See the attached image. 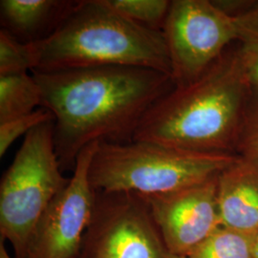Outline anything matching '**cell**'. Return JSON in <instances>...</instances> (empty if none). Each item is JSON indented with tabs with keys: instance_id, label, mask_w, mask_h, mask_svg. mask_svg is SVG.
I'll list each match as a JSON object with an SVG mask.
<instances>
[{
	"instance_id": "cell-1",
	"label": "cell",
	"mask_w": 258,
	"mask_h": 258,
	"mask_svg": "<svg viewBox=\"0 0 258 258\" xmlns=\"http://www.w3.org/2000/svg\"><path fill=\"white\" fill-rule=\"evenodd\" d=\"M41 107L54 118L55 153L62 169L74 168L94 143L125 144L142 119L175 85L169 75L132 66L33 71Z\"/></svg>"
},
{
	"instance_id": "cell-2",
	"label": "cell",
	"mask_w": 258,
	"mask_h": 258,
	"mask_svg": "<svg viewBox=\"0 0 258 258\" xmlns=\"http://www.w3.org/2000/svg\"><path fill=\"white\" fill-rule=\"evenodd\" d=\"M251 92L240 66L236 42L197 80L174 86L153 104L132 141L236 155Z\"/></svg>"
},
{
	"instance_id": "cell-3",
	"label": "cell",
	"mask_w": 258,
	"mask_h": 258,
	"mask_svg": "<svg viewBox=\"0 0 258 258\" xmlns=\"http://www.w3.org/2000/svg\"><path fill=\"white\" fill-rule=\"evenodd\" d=\"M38 44L37 71L132 66L171 77L163 32L134 22L108 0L77 1L55 32Z\"/></svg>"
},
{
	"instance_id": "cell-4",
	"label": "cell",
	"mask_w": 258,
	"mask_h": 258,
	"mask_svg": "<svg viewBox=\"0 0 258 258\" xmlns=\"http://www.w3.org/2000/svg\"><path fill=\"white\" fill-rule=\"evenodd\" d=\"M235 157L186 151L144 141L101 143L88 176L96 191L166 194L218 175Z\"/></svg>"
},
{
	"instance_id": "cell-5",
	"label": "cell",
	"mask_w": 258,
	"mask_h": 258,
	"mask_svg": "<svg viewBox=\"0 0 258 258\" xmlns=\"http://www.w3.org/2000/svg\"><path fill=\"white\" fill-rule=\"evenodd\" d=\"M55 153L54 119L24 137L0 183V238L14 258H25L37 224L48 206L68 184Z\"/></svg>"
},
{
	"instance_id": "cell-6",
	"label": "cell",
	"mask_w": 258,
	"mask_h": 258,
	"mask_svg": "<svg viewBox=\"0 0 258 258\" xmlns=\"http://www.w3.org/2000/svg\"><path fill=\"white\" fill-rule=\"evenodd\" d=\"M80 258H184L163 239L141 194L96 191Z\"/></svg>"
},
{
	"instance_id": "cell-7",
	"label": "cell",
	"mask_w": 258,
	"mask_h": 258,
	"mask_svg": "<svg viewBox=\"0 0 258 258\" xmlns=\"http://www.w3.org/2000/svg\"><path fill=\"white\" fill-rule=\"evenodd\" d=\"M163 34L175 86L197 80L239 41L234 19L211 0L171 1Z\"/></svg>"
},
{
	"instance_id": "cell-8",
	"label": "cell",
	"mask_w": 258,
	"mask_h": 258,
	"mask_svg": "<svg viewBox=\"0 0 258 258\" xmlns=\"http://www.w3.org/2000/svg\"><path fill=\"white\" fill-rule=\"evenodd\" d=\"M99 144L87 146L77 157L73 176L40 218L25 258H80L96 199L88 173Z\"/></svg>"
},
{
	"instance_id": "cell-9",
	"label": "cell",
	"mask_w": 258,
	"mask_h": 258,
	"mask_svg": "<svg viewBox=\"0 0 258 258\" xmlns=\"http://www.w3.org/2000/svg\"><path fill=\"white\" fill-rule=\"evenodd\" d=\"M217 176L166 194H141L166 247L177 256L187 258L221 227Z\"/></svg>"
},
{
	"instance_id": "cell-10",
	"label": "cell",
	"mask_w": 258,
	"mask_h": 258,
	"mask_svg": "<svg viewBox=\"0 0 258 258\" xmlns=\"http://www.w3.org/2000/svg\"><path fill=\"white\" fill-rule=\"evenodd\" d=\"M222 226L253 235L258 231V159L236 155L217 176Z\"/></svg>"
},
{
	"instance_id": "cell-11",
	"label": "cell",
	"mask_w": 258,
	"mask_h": 258,
	"mask_svg": "<svg viewBox=\"0 0 258 258\" xmlns=\"http://www.w3.org/2000/svg\"><path fill=\"white\" fill-rule=\"evenodd\" d=\"M76 4L77 1L1 0V29L22 42L43 40L55 32Z\"/></svg>"
},
{
	"instance_id": "cell-12",
	"label": "cell",
	"mask_w": 258,
	"mask_h": 258,
	"mask_svg": "<svg viewBox=\"0 0 258 258\" xmlns=\"http://www.w3.org/2000/svg\"><path fill=\"white\" fill-rule=\"evenodd\" d=\"M40 88L33 74L0 76V123L41 107Z\"/></svg>"
},
{
	"instance_id": "cell-13",
	"label": "cell",
	"mask_w": 258,
	"mask_h": 258,
	"mask_svg": "<svg viewBox=\"0 0 258 258\" xmlns=\"http://www.w3.org/2000/svg\"><path fill=\"white\" fill-rule=\"evenodd\" d=\"M187 258H255L252 235L221 226Z\"/></svg>"
},
{
	"instance_id": "cell-14",
	"label": "cell",
	"mask_w": 258,
	"mask_h": 258,
	"mask_svg": "<svg viewBox=\"0 0 258 258\" xmlns=\"http://www.w3.org/2000/svg\"><path fill=\"white\" fill-rule=\"evenodd\" d=\"M38 63V41L22 42L7 31L0 30V76L32 72Z\"/></svg>"
},
{
	"instance_id": "cell-15",
	"label": "cell",
	"mask_w": 258,
	"mask_h": 258,
	"mask_svg": "<svg viewBox=\"0 0 258 258\" xmlns=\"http://www.w3.org/2000/svg\"><path fill=\"white\" fill-rule=\"evenodd\" d=\"M120 14L144 27L162 31L170 8L168 0H108Z\"/></svg>"
},
{
	"instance_id": "cell-16",
	"label": "cell",
	"mask_w": 258,
	"mask_h": 258,
	"mask_svg": "<svg viewBox=\"0 0 258 258\" xmlns=\"http://www.w3.org/2000/svg\"><path fill=\"white\" fill-rule=\"evenodd\" d=\"M53 119L50 111L40 107L28 115L0 123V157L6 154L19 137H25L33 129Z\"/></svg>"
},
{
	"instance_id": "cell-17",
	"label": "cell",
	"mask_w": 258,
	"mask_h": 258,
	"mask_svg": "<svg viewBox=\"0 0 258 258\" xmlns=\"http://www.w3.org/2000/svg\"><path fill=\"white\" fill-rule=\"evenodd\" d=\"M236 155L258 159V90H252L244 114Z\"/></svg>"
},
{
	"instance_id": "cell-18",
	"label": "cell",
	"mask_w": 258,
	"mask_h": 258,
	"mask_svg": "<svg viewBox=\"0 0 258 258\" xmlns=\"http://www.w3.org/2000/svg\"><path fill=\"white\" fill-rule=\"evenodd\" d=\"M237 55L245 80L251 90H258V41H238Z\"/></svg>"
},
{
	"instance_id": "cell-19",
	"label": "cell",
	"mask_w": 258,
	"mask_h": 258,
	"mask_svg": "<svg viewBox=\"0 0 258 258\" xmlns=\"http://www.w3.org/2000/svg\"><path fill=\"white\" fill-rule=\"evenodd\" d=\"M233 19L239 41H258V1H254L249 10Z\"/></svg>"
},
{
	"instance_id": "cell-20",
	"label": "cell",
	"mask_w": 258,
	"mask_h": 258,
	"mask_svg": "<svg viewBox=\"0 0 258 258\" xmlns=\"http://www.w3.org/2000/svg\"><path fill=\"white\" fill-rule=\"evenodd\" d=\"M0 258H12L9 251L6 249L4 243L0 242Z\"/></svg>"
},
{
	"instance_id": "cell-21",
	"label": "cell",
	"mask_w": 258,
	"mask_h": 258,
	"mask_svg": "<svg viewBox=\"0 0 258 258\" xmlns=\"http://www.w3.org/2000/svg\"><path fill=\"white\" fill-rule=\"evenodd\" d=\"M252 241H253V250L255 258H258V231L252 235Z\"/></svg>"
}]
</instances>
